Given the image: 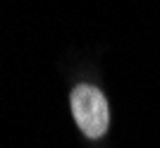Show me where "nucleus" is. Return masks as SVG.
<instances>
[{
    "label": "nucleus",
    "instance_id": "f257e3e1",
    "mask_svg": "<svg viewBox=\"0 0 160 148\" xmlns=\"http://www.w3.org/2000/svg\"><path fill=\"white\" fill-rule=\"evenodd\" d=\"M72 115L77 127L84 131L88 139H100L108 131L110 124V112H108V101L103 91H98L91 84H79L72 91Z\"/></svg>",
    "mask_w": 160,
    "mask_h": 148
}]
</instances>
